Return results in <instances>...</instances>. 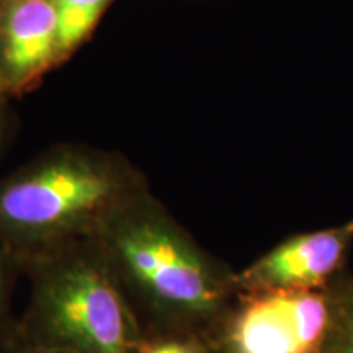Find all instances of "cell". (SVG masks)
Returning <instances> with one entry per match:
<instances>
[{"label": "cell", "mask_w": 353, "mask_h": 353, "mask_svg": "<svg viewBox=\"0 0 353 353\" xmlns=\"http://www.w3.org/2000/svg\"><path fill=\"white\" fill-rule=\"evenodd\" d=\"M94 239L144 335L214 341L237 296V272L216 259L143 192Z\"/></svg>", "instance_id": "obj_1"}, {"label": "cell", "mask_w": 353, "mask_h": 353, "mask_svg": "<svg viewBox=\"0 0 353 353\" xmlns=\"http://www.w3.org/2000/svg\"><path fill=\"white\" fill-rule=\"evenodd\" d=\"M143 192L117 159L61 149L0 179V239L20 262L90 239Z\"/></svg>", "instance_id": "obj_2"}, {"label": "cell", "mask_w": 353, "mask_h": 353, "mask_svg": "<svg viewBox=\"0 0 353 353\" xmlns=\"http://www.w3.org/2000/svg\"><path fill=\"white\" fill-rule=\"evenodd\" d=\"M30 283L17 335L76 353H131L144 337L94 237L21 260Z\"/></svg>", "instance_id": "obj_3"}, {"label": "cell", "mask_w": 353, "mask_h": 353, "mask_svg": "<svg viewBox=\"0 0 353 353\" xmlns=\"http://www.w3.org/2000/svg\"><path fill=\"white\" fill-rule=\"evenodd\" d=\"M330 290L241 291L216 330L224 353H322Z\"/></svg>", "instance_id": "obj_4"}, {"label": "cell", "mask_w": 353, "mask_h": 353, "mask_svg": "<svg viewBox=\"0 0 353 353\" xmlns=\"http://www.w3.org/2000/svg\"><path fill=\"white\" fill-rule=\"evenodd\" d=\"M353 247V219L286 237L237 272V291L327 290L342 273Z\"/></svg>", "instance_id": "obj_5"}, {"label": "cell", "mask_w": 353, "mask_h": 353, "mask_svg": "<svg viewBox=\"0 0 353 353\" xmlns=\"http://www.w3.org/2000/svg\"><path fill=\"white\" fill-rule=\"evenodd\" d=\"M57 44L54 0L0 3V94L25 85L46 68Z\"/></svg>", "instance_id": "obj_6"}, {"label": "cell", "mask_w": 353, "mask_h": 353, "mask_svg": "<svg viewBox=\"0 0 353 353\" xmlns=\"http://www.w3.org/2000/svg\"><path fill=\"white\" fill-rule=\"evenodd\" d=\"M330 290V325L322 353H353V275L342 273Z\"/></svg>", "instance_id": "obj_7"}, {"label": "cell", "mask_w": 353, "mask_h": 353, "mask_svg": "<svg viewBox=\"0 0 353 353\" xmlns=\"http://www.w3.org/2000/svg\"><path fill=\"white\" fill-rule=\"evenodd\" d=\"M108 0H54L59 51L70 50L94 28Z\"/></svg>", "instance_id": "obj_8"}, {"label": "cell", "mask_w": 353, "mask_h": 353, "mask_svg": "<svg viewBox=\"0 0 353 353\" xmlns=\"http://www.w3.org/2000/svg\"><path fill=\"white\" fill-rule=\"evenodd\" d=\"M21 273L20 260L0 239V345L17 332L19 316L13 311V293Z\"/></svg>", "instance_id": "obj_9"}, {"label": "cell", "mask_w": 353, "mask_h": 353, "mask_svg": "<svg viewBox=\"0 0 353 353\" xmlns=\"http://www.w3.org/2000/svg\"><path fill=\"white\" fill-rule=\"evenodd\" d=\"M216 342L206 335H144L131 353H210Z\"/></svg>", "instance_id": "obj_10"}, {"label": "cell", "mask_w": 353, "mask_h": 353, "mask_svg": "<svg viewBox=\"0 0 353 353\" xmlns=\"http://www.w3.org/2000/svg\"><path fill=\"white\" fill-rule=\"evenodd\" d=\"M0 353H76L65 350V348H54V347H43V345H34L23 341L19 335H12L8 341H6L0 345Z\"/></svg>", "instance_id": "obj_11"}, {"label": "cell", "mask_w": 353, "mask_h": 353, "mask_svg": "<svg viewBox=\"0 0 353 353\" xmlns=\"http://www.w3.org/2000/svg\"><path fill=\"white\" fill-rule=\"evenodd\" d=\"M3 134H6V130H3V114H2V105H0V148H2V143H3Z\"/></svg>", "instance_id": "obj_12"}, {"label": "cell", "mask_w": 353, "mask_h": 353, "mask_svg": "<svg viewBox=\"0 0 353 353\" xmlns=\"http://www.w3.org/2000/svg\"><path fill=\"white\" fill-rule=\"evenodd\" d=\"M210 353H224V352H223V350H221V348H218V347H214V348H213V350H211Z\"/></svg>", "instance_id": "obj_13"}, {"label": "cell", "mask_w": 353, "mask_h": 353, "mask_svg": "<svg viewBox=\"0 0 353 353\" xmlns=\"http://www.w3.org/2000/svg\"><path fill=\"white\" fill-rule=\"evenodd\" d=\"M0 2H7V0H0Z\"/></svg>", "instance_id": "obj_14"}]
</instances>
